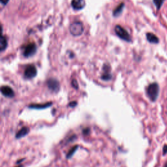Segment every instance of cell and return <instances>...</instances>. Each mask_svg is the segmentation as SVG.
Returning a JSON list of instances; mask_svg holds the SVG:
<instances>
[{"instance_id":"21","label":"cell","mask_w":167,"mask_h":167,"mask_svg":"<svg viewBox=\"0 0 167 167\" xmlns=\"http://www.w3.org/2000/svg\"><path fill=\"white\" fill-rule=\"evenodd\" d=\"M1 3L3 5H7L8 4V2L9 1V0H0Z\"/></svg>"},{"instance_id":"12","label":"cell","mask_w":167,"mask_h":167,"mask_svg":"<svg viewBox=\"0 0 167 167\" xmlns=\"http://www.w3.org/2000/svg\"><path fill=\"white\" fill-rule=\"evenodd\" d=\"M52 105V102H47L44 104H32L29 106V108L33 109H44L50 107Z\"/></svg>"},{"instance_id":"8","label":"cell","mask_w":167,"mask_h":167,"mask_svg":"<svg viewBox=\"0 0 167 167\" xmlns=\"http://www.w3.org/2000/svg\"><path fill=\"white\" fill-rule=\"evenodd\" d=\"M101 78L103 80L108 81L112 78V75L110 71V67L108 65H105L103 67V73L101 76Z\"/></svg>"},{"instance_id":"5","label":"cell","mask_w":167,"mask_h":167,"mask_svg":"<svg viewBox=\"0 0 167 167\" xmlns=\"http://www.w3.org/2000/svg\"><path fill=\"white\" fill-rule=\"evenodd\" d=\"M37 71L35 67L33 65H29L27 67L24 71V77L27 79L34 78L37 75Z\"/></svg>"},{"instance_id":"23","label":"cell","mask_w":167,"mask_h":167,"mask_svg":"<svg viewBox=\"0 0 167 167\" xmlns=\"http://www.w3.org/2000/svg\"><path fill=\"white\" fill-rule=\"evenodd\" d=\"M18 167H24L22 165H20V166H18Z\"/></svg>"},{"instance_id":"4","label":"cell","mask_w":167,"mask_h":167,"mask_svg":"<svg viewBox=\"0 0 167 167\" xmlns=\"http://www.w3.org/2000/svg\"><path fill=\"white\" fill-rule=\"evenodd\" d=\"M36 51H37V47H36V45L34 42L29 43L24 48L23 52L24 56L26 57L32 56L35 54Z\"/></svg>"},{"instance_id":"3","label":"cell","mask_w":167,"mask_h":167,"mask_svg":"<svg viewBox=\"0 0 167 167\" xmlns=\"http://www.w3.org/2000/svg\"><path fill=\"white\" fill-rule=\"evenodd\" d=\"M115 32H116V35L121 38L123 40L127 42H130L131 41V38H130V36L129 35V33L127 32V30L125 29H124L123 27H121V26L117 25L114 28Z\"/></svg>"},{"instance_id":"17","label":"cell","mask_w":167,"mask_h":167,"mask_svg":"<svg viewBox=\"0 0 167 167\" xmlns=\"http://www.w3.org/2000/svg\"><path fill=\"white\" fill-rule=\"evenodd\" d=\"M72 86L76 90L78 89V84L77 82V81L76 80H72Z\"/></svg>"},{"instance_id":"16","label":"cell","mask_w":167,"mask_h":167,"mask_svg":"<svg viewBox=\"0 0 167 167\" xmlns=\"http://www.w3.org/2000/svg\"><path fill=\"white\" fill-rule=\"evenodd\" d=\"M164 1H165V0H153L154 4L156 6L157 9H160V8L161 7Z\"/></svg>"},{"instance_id":"13","label":"cell","mask_w":167,"mask_h":167,"mask_svg":"<svg viewBox=\"0 0 167 167\" xmlns=\"http://www.w3.org/2000/svg\"><path fill=\"white\" fill-rule=\"evenodd\" d=\"M124 6H125V5H124L123 3H121V4H120L118 6V7H116V9H115L113 11L114 16L117 17V16H120L123 10Z\"/></svg>"},{"instance_id":"20","label":"cell","mask_w":167,"mask_h":167,"mask_svg":"<svg viewBox=\"0 0 167 167\" xmlns=\"http://www.w3.org/2000/svg\"><path fill=\"white\" fill-rule=\"evenodd\" d=\"M163 155H165L167 153V145H164L163 149Z\"/></svg>"},{"instance_id":"2","label":"cell","mask_w":167,"mask_h":167,"mask_svg":"<svg viewBox=\"0 0 167 167\" xmlns=\"http://www.w3.org/2000/svg\"><path fill=\"white\" fill-rule=\"evenodd\" d=\"M84 26L80 22H75L71 24L69 27V31L72 35L75 37L80 36L84 32Z\"/></svg>"},{"instance_id":"22","label":"cell","mask_w":167,"mask_h":167,"mask_svg":"<svg viewBox=\"0 0 167 167\" xmlns=\"http://www.w3.org/2000/svg\"><path fill=\"white\" fill-rule=\"evenodd\" d=\"M164 167H167V163L165 164V166H164Z\"/></svg>"},{"instance_id":"15","label":"cell","mask_w":167,"mask_h":167,"mask_svg":"<svg viewBox=\"0 0 167 167\" xmlns=\"http://www.w3.org/2000/svg\"><path fill=\"white\" fill-rule=\"evenodd\" d=\"M78 148V145H77L72 147L71 149V150L69 151L68 153L67 154V159H69V158H71L72 156H73V154L75 153V151H77V150Z\"/></svg>"},{"instance_id":"6","label":"cell","mask_w":167,"mask_h":167,"mask_svg":"<svg viewBox=\"0 0 167 167\" xmlns=\"http://www.w3.org/2000/svg\"><path fill=\"white\" fill-rule=\"evenodd\" d=\"M48 87L54 92H57L59 90L60 84L59 81L55 78H50L47 81Z\"/></svg>"},{"instance_id":"7","label":"cell","mask_w":167,"mask_h":167,"mask_svg":"<svg viewBox=\"0 0 167 167\" xmlns=\"http://www.w3.org/2000/svg\"><path fill=\"white\" fill-rule=\"evenodd\" d=\"M1 92L3 94V95L7 97L12 98L14 96V92L13 90L11 88V87L7 86H4L1 87Z\"/></svg>"},{"instance_id":"19","label":"cell","mask_w":167,"mask_h":167,"mask_svg":"<svg viewBox=\"0 0 167 167\" xmlns=\"http://www.w3.org/2000/svg\"><path fill=\"white\" fill-rule=\"evenodd\" d=\"M77 102H76V101H72V102H71L69 104V107H75V106H77Z\"/></svg>"},{"instance_id":"10","label":"cell","mask_w":167,"mask_h":167,"mask_svg":"<svg viewBox=\"0 0 167 167\" xmlns=\"http://www.w3.org/2000/svg\"><path fill=\"white\" fill-rule=\"evenodd\" d=\"M29 133V129L28 127H23L16 134V138H21L26 136Z\"/></svg>"},{"instance_id":"18","label":"cell","mask_w":167,"mask_h":167,"mask_svg":"<svg viewBox=\"0 0 167 167\" xmlns=\"http://www.w3.org/2000/svg\"><path fill=\"white\" fill-rule=\"evenodd\" d=\"M90 128H86L83 130V134L85 135H87L90 133Z\"/></svg>"},{"instance_id":"9","label":"cell","mask_w":167,"mask_h":167,"mask_svg":"<svg viewBox=\"0 0 167 167\" xmlns=\"http://www.w3.org/2000/svg\"><path fill=\"white\" fill-rule=\"evenodd\" d=\"M71 6L75 10H81L84 7L85 1L84 0H72Z\"/></svg>"},{"instance_id":"11","label":"cell","mask_w":167,"mask_h":167,"mask_svg":"<svg viewBox=\"0 0 167 167\" xmlns=\"http://www.w3.org/2000/svg\"><path fill=\"white\" fill-rule=\"evenodd\" d=\"M146 38L147 40L148 41V42H150V43H153V44H157L159 43V40L158 37L156 35H154L153 33H148L146 34Z\"/></svg>"},{"instance_id":"14","label":"cell","mask_w":167,"mask_h":167,"mask_svg":"<svg viewBox=\"0 0 167 167\" xmlns=\"http://www.w3.org/2000/svg\"><path fill=\"white\" fill-rule=\"evenodd\" d=\"M7 40L5 36H1V39H0V50L1 52L4 51L7 47Z\"/></svg>"},{"instance_id":"1","label":"cell","mask_w":167,"mask_h":167,"mask_svg":"<svg viewBox=\"0 0 167 167\" xmlns=\"http://www.w3.org/2000/svg\"><path fill=\"white\" fill-rule=\"evenodd\" d=\"M147 95L151 101L155 102L157 100L159 93V86L157 83L150 84L147 88Z\"/></svg>"}]
</instances>
